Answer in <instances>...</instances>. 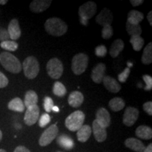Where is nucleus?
<instances>
[{
    "instance_id": "f257e3e1",
    "label": "nucleus",
    "mask_w": 152,
    "mask_h": 152,
    "mask_svg": "<svg viewBox=\"0 0 152 152\" xmlns=\"http://www.w3.org/2000/svg\"><path fill=\"white\" fill-rule=\"evenodd\" d=\"M45 28L49 35L54 37H60L66 33L68 26L61 19L54 17L47 19L45 23Z\"/></svg>"
},
{
    "instance_id": "f03ea898",
    "label": "nucleus",
    "mask_w": 152,
    "mask_h": 152,
    "mask_svg": "<svg viewBox=\"0 0 152 152\" xmlns=\"http://www.w3.org/2000/svg\"><path fill=\"white\" fill-rule=\"evenodd\" d=\"M0 64L7 71L12 73H19L22 70L20 61L14 55L7 52L0 54Z\"/></svg>"
},
{
    "instance_id": "7ed1b4c3",
    "label": "nucleus",
    "mask_w": 152,
    "mask_h": 152,
    "mask_svg": "<svg viewBox=\"0 0 152 152\" xmlns=\"http://www.w3.org/2000/svg\"><path fill=\"white\" fill-rule=\"evenodd\" d=\"M22 68L24 75L28 79L33 80L37 77L39 72V64L35 56H28L23 63Z\"/></svg>"
},
{
    "instance_id": "20e7f679",
    "label": "nucleus",
    "mask_w": 152,
    "mask_h": 152,
    "mask_svg": "<svg viewBox=\"0 0 152 152\" xmlns=\"http://www.w3.org/2000/svg\"><path fill=\"white\" fill-rule=\"evenodd\" d=\"M85 119V115L83 111H76L70 114L66 118L65 125L68 130L72 132L77 131L83 125Z\"/></svg>"
},
{
    "instance_id": "39448f33",
    "label": "nucleus",
    "mask_w": 152,
    "mask_h": 152,
    "mask_svg": "<svg viewBox=\"0 0 152 152\" xmlns=\"http://www.w3.org/2000/svg\"><path fill=\"white\" fill-rule=\"evenodd\" d=\"M89 57L87 54L83 53L75 55L72 59L71 68L75 75H80L86 71L88 66Z\"/></svg>"
},
{
    "instance_id": "423d86ee",
    "label": "nucleus",
    "mask_w": 152,
    "mask_h": 152,
    "mask_svg": "<svg viewBox=\"0 0 152 152\" xmlns=\"http://www.w3.org/2000/svg\"><path fill=\"white\" fill-rule=\"evenodd\" d=\"M47 71L52 79L60 78L64 73V65L62 62L57 58H52L47 62Z\"/></svg>"
},
{
    "instance_id": "0eeeda50",
    "label": "nucleus",
    "mask_w": 152,
    "mask_h": 152,
    "mask_svg": "<svg viewBox=\"0 0 152 152\" xmlns=\"http://www.w3.org/2000/svg\"><path fill=\"white\" fill-rule=\"evenodd\" d=\"M58 133V128L56 125H52L46 129L39 139V144L41 147H46L52 143Z\"/></svg>"
},
{
    "instance_id": "6e6552de",
    "label": "nucleus",
    "mask_w": 152,
    "mask_h": 152,
    "mask_svg": "<svg viewBox=\"0 0 152 152\" xmlns=\"http://www.w3.org/2000/svg\"><path fill=\"white\" fill-rule=\"evenodd\" d=\"M97 11V6L94 1H87L80 6L78 10V14L80 20H88L92 18Z\"/></svg>"
},
{
    "instance_id": "1a4fd4ad",
    "label": "nucleus",
    "mask_w": 152,
    "mask_h": 152,
    "mask_svg": "<svg viewBox=\"0 0 152 152\" xmlns=\"http://www.w3.org/2000/svg\"><path fill=\"white\" fill-rule=\"evenodd\" d=\"M39 108L37 105L31 106L26 110L24 115V122L28 126H31L37 123L39 119Z\"/></svg>"
},
{
    "instance_id": "9d476101",
    "label": "nucleus",
    "mask_w": 152,
    "mask_h": 152,
    "mask_svg": "<svg viewBox=\"0 0 152 152\" xmlns=\"http://www.w3.org/2000/svg\"><path fill=\"white\" fill-rule=\"evenodd\" d=\"M139 110L136 108L132 107V106H128L125 109V113L123 114V122L124 125L128 127L132 126L136 121H137L139 118Z\"/></svg>"
},
{
    "instance_id": "9b49d317",
    "label": "nucleus",
    "mask_w": 152,
    "mask_h": 152,
    "mask_svg": "<svg viewBox=\"0 0 152 152\" xmlns=\"http://www.w3.org/2000/svg\"><path fill=\"white\" fill-rule=\"evenodd\" d=\"M95 20L99 25L103 27L106 26H111L113 20V16L109 9L104 8L97 15Z\"/></svg>"
},
{
    "instance_id": "f8f14e48",
    "label": "nucleus",
    "mask_w": 152,
    "mask_h": 152,
    "mask_svg": "<svg viewBox=\"0 0 152 152\" xmlns=\"http://www.w3.org/2000/svg\"><path fill=\"white\" fill-rule=\"evenodd\" d=\"M96 120L99 124L104 128H108L111 125V115L109 111L104 108H100L96 113Z\"/></svg>"
},
{
    "instance_id": "ddd939ff",
    "label": "nucleus",
    "mask_w": 152,
    "mask_h": 152,
    "mask_svg": "<svg viewBox=\"0 0 152 152\" xmlns=\"http://www.w3.org/2000/svg\"><path fill=\"white\" fill-rule=\"evenodd\" d=\"M106 65L103 63H99L93 68L91 74V78L96 84H100L105 77Z\"/></svg>"
},
{
    "instance_id": "4468645a",
    "label": "nucleus",
    "mask_w": 152,
    "mask_h": 152,
    "mask_svg": "<svg viewBox=\"0 0 152 152\" xmlns=\"http://www.w3.org/2000/svg\"><path fill=\"white\" fill-rule=\"evenodd\" d=\"M52 0H33L30 4V11L33 13H41L50 7Z\"/></svg>"
},
{
    "instance_id": "2eb2a0df",
    "label": "nucleus",
    "mask_w": 152,
    "mask_h": 152,
    "mask_svg": "<svg viewBox=\"0 0 152 152\" xmlns=\"http://www.w3.org/2000/svg\"><path fill=\"white\" fill-rule=\"evenodd\" d=\"M92 130L95 140L98 142H103L106 140L107 137L106 129L101 126L96 120H94L92 123Z\"/></svg>"
},
{
    "instance_id": "dca6fc26",
    "label": "nucleus",
    "mask_w": 152,
    "mask_h": 152,
    "mask_svg": "<svg viewBox=\"0 0 152 152\" xmlns=\"http://www.w3.org/2000/svg\"><path fill=\"white\" fill-rule=\"evenodd\" d=\"M8 33L9 35L10 39H12V41L16 40L21 35V30H20V26H19L18 20L16 18L12 19L9 24L8 27Z\"/></svg>"
},
{
    "instance_id": "f3484780",
    "label": "nucleus",
    "mask_w": 152,
    "mask_h": 152,
    "mask_svg": "<svg viewBox=\"0 0 152 152\" xmlns=\"http://www.w3.org/2000/svg\"><path fill=\"white\" fill-rule=\"evenodd\" d=\"M102 82L104 83L106 90L112 93H117L121 90V86L118 82L111 76L105 75Z\"/></svg>"
},
{
    "instance_id": "a211bd4d",
    "label": "nucleus",
    "mask_w": 152,
    "mask_h": 152,
    "mask_svg": "<svg viewBox=\"0 0 152 152\" xmlns=\"http://www.w3.org/2000/svg\"><path fill=\"white\" fill-rule=\"evenodd\" d=\"M83 102H84V96L78 91H73L68 96V104L73 108L80 107Z\"/></svg>"
},
{
    "instance_id": "6ab92c4d",
    "label": "nucleus",
    "mask_w": 152,
    "mask_h": 152,
    "mask_svg": "<svg viewBox=\"0 0 152 152\" xmlns=\"http://www.w3.org/2000/svg\"><path fill=\"white\" fill-rule=\"evenodd\" d=\"M125 145L132 151L136 152H144L145 146L142 141L136 138H128L125 141Z\"/></svg>"
},
{
    "instance_id": "aec40b11",
    "label": "nucleus",
    "mask_w": 152,
    "mask_h": 152,
    "mask_svg": "<svg viewBox=\"0 0 152 152\" xmlns=\"http://www.w3.org/2000/svg\"><path fill=\"white\" fill-rule=\"evenodd\" d=\"M92 134V128L90 125H83L77 131V140L80 142H85L89 140Z\"/></svg>"
},
{
    "instance_id": "412c9836",
    "label": "nucleus",
    "mask_w": 152,
    "mask_h": 152,
    "mask_svg": "<svg viewBox=\"0 0 152 152\" xmlns=\"http://www.w3.org/2000/svg\"><path fill=\"white\" fill-rule=\"evenodd\" d=\"M125 47V44L122 39H117L112 43L110 48V55L112 58H116L121 54Z\"/></svg>"
},
{
    "instance_id": "4be33fe9",
    "label": "nucleus",
    "mask_w": 152,
    "mask_h": 152,
    "mask_svg": "<svg viewBox=\"0 0 152 152\" xmlns=\"http://www.w3.org/2000/svg\"><path fill=\"white\" fill-rule=\"evenodd\" d=\"M56 142L61 147L66 150H71L74 147V142L67 134H61L56 139Z\"/></svg>"
},
{
    "instance_id": "5701e85b",
    "label": "nucleus",
    "mask_w": 152,
    "mask_h": 152,
    "mask_svg": "<svg viewBox=\"0 0 152 152\" xmlns=\"http://www.w3.org/2000/svg\"><path fill=\"white\" fill-rule=\"evenodd\" d=\"M135 134L142 140H151L152 138V129L147 125H140L136 129Z\"/></svg>"
},
{
    "instance_id": "b1692460",
    "label": "nucleus",
    "mask_w": 152,
    "mask_h": 152,
    "mask_svg": "<svg viewBox=\"0 0 152 152\" xmlns=\"http://www.w3.org/2000/svg\"><path fill=\"white\" fill-rule=\"evenodd\" d=\"M38 102V96L35 91L28 90L25 94L24 106L28 109L31 106L37 105Z\"/></svg>"
},
{
    "instance_id": "393cba45",
    "label": "nucleus",
    "mask_w": 152,
    "mask_h": 152,
    "mask_svg": "<svg viewBox=\"0 0 152 152\" xmlns=\"http://www.w3.org/2000/svg\"><path fill=\"white\" fill-rule=\"evenodd\" d=\"M144 19V14L137 10H131L128 13V20L129 23L133 25H140V23Z\"/></svg>"
},
{
    "instance_id": "a878e982",
    "label": "nucleus",
    "mask_w": 152,
    "mask_h": 152,
    "mask_svg": "<svg viewBox=\"0 0 152 152\" xmlns=\"http://www.w3.org/2000/svg\"><path fill=\"white\" fill-rule=\"evenodd\" d=\"M8 109L11 111L16 112H23L25 110V106L23 102L21 99L16 97L11 100L8 104Z\"/></svg>"
},
{
    "instance_id": "bb28decb",
    "label": "nucleus",
    "mask_w": 152,
    "mask_h": 152,
    "mask_svg": "<svg viewBox=\"0 0 152 152\" xmlns=\"http://www.w3.org/2000/svg\"><path fill=\"white\" fill-rule=\"evenodd\" d=\"M109 106L112 111L114 112H118L124 109L125 103V101L122 98L114 97L110 100Z\"/></svg>"
},
{
    "instance_id": "cd10ccee",
    "label": "nucleus",
    "mask_w": 152,
    "mask_h": 152,
    "mask_svg": "<svg viewBox=\"0 0 152 152\" xmlns=\"http://www.w3.org/2000/svg\"><path fill=\"white\" fill-rule=\"evenodd\" d=\"M142 63L144 65H149L152 63V43L149 42L144 49L142 54Z\"/></svg>"
},
{
    "instance_id": "c85d7f7f",
    "label": "nucleus",
    "mask_w": 152,
    "mask_h": 152,
    "mask_svg": "<svg viewBox=\"0 0 152 152\" xmlns=\"http://www.w3.org/2000/svg\"><path fill=\"white\" fill-rule=\"evenodd\" d=\"M126 30L131 37L140 36L142 33V28L140 25H133L126 22Z\"/></svg>"
},
{
    "instance_id": "c756f323",
    "label": "nucleus",
    "mask_w": 152,
    "mask_h": 152,
    "mask_svg": "<svg viewBox=\"0 0 152 152\" xmlns=\"http://www.w3.org/2000/svg\"><path fill=\"white\" fill-rule=\"evenodd\" d=\"M130 42L132 45V48L134 51L140 52L144 46V40L143 38L140 36H134V37H131Z\"/></svg>"
},
{
    "instance_id": "7c9ffc66",
    "label": "nucleus",
    "mask_w": 152,
    "mask_h": 152,
    "mask_svg": "<svg viewBox=\"0 0 152 152\" xmlns=\"http://www.w3.org/2000/svg\"><path fill=\"white\" fill-rule=\"evenodd\" d=\"M53 92L57 96L63 97L64 96L67 92L66 88L63 83L61 82H56L53 86Z\"/></svg>"
},
{
    "instance_id": "2f4dec72",
    "label": "nucleus",
    "mask_w": 152,
    "mask_h": 152,
    "mask_svg": "<svg viewBox=\"0 0 152 152\" xmlns=\"http://www.w3.org/2000/svg\"><path fill=\"white\" fill-rule=\"evenodd\" d=\"M0 47L5 50L9 51V52H15L17 50L18 47V43L12 40H7L1 42L0 44Z\"/></svg>"
},
{
    "instance_id": "473e14b6",
    "label": "nucleus",
    "mask_w": 152,
    "mask_h": 152,
    "mask_svg": "<svg viewBox=\"0 0 152 152\" xmlns=\"http://www.w3.org/2000/svg\"><path fill=\"white\" fill-rule=\"evenodd\" d=\"M113 35V30L111 26H104L102 30V37L104 39H109Z\"/></svg>"
},
{
    "instance_id": "72a5a7b5",
    "label": "nucleus",
    "mask_w": 152,
    "mask_h": 152,
    "mask_svg": "<svg viewBox=\"0 0 152 152\" xmlns=\"http://www.w3.org/2000/svg\"><path fill=\"white\" fill-rule=\"evenodd\" d=\"M53 107H54V102L52 99L49 96H46L44 100V108L47 113H49L52 111Z\"/></svg>"
},
{
    "instance_id": "f704fd0d",
    "label": "nucleus",
    "mask_w": 152,
    "mask_h": 152,
    "mask_svg": "<svg viewBox=\"0 0 152 152\" xmlns=\"http://www.w3.org/2000/svg\"><path fill=\"white\" fill-rule=\"evenodd\" d=\"M51 118L48 113H43L39 120V126L40 128H45L50 123Z\"/></svg>"
},
{
    "instance_id": "c9c22d12",
    "label": "nucleus",
    "mask_w": 152,
    "mask_h": 152,
    "mask_svg": "<svg viewBox=\"0 0 152 152\" xmlns=\"http://www.w3.org/2000/svg\"><path fill=\"white\" fill-rule=\"evenodd\" d=\"M130 74V68H125L124 71H123L122 73H120L118 76V77L119 82H121V83H125V82H126V80H127V79L128 78Z\"/></svg>"
},
{
    "instance_id": "e433bc0d",
    "label": "nucleus",
    "mask_w": 152,
    "mask_h": 152,
    "mask_svg": "<svg viewBox=\"0 0 152 152\" xmlns=\"http://www.w3.org/2000/svg\"><path fill=\"white\" fill-rule=\"evenodd\" d=\"M107 54V49L104 45H99L95 48V54L96 56L104 57Z\"/></svg>"
},
{
    "instance_id": "4c0bfd02",
    "label": "nucleus",
    "mask_w": 152,
    "mask_h": 152,
    "mask_svg": "<svg viewBox=\"0 0 152 152\" xmlns=\"http://www.w3.org/2000/svg\"><path fill=\"white\" fill-rule=\"evenodd\" d=\"M144 81L145 82L146 86L144 87V90L150 91L152 89V77L149 75H144L142 76Z\"/></svg>"
},
{
    "instance_id": "58836bf2",
    "label": "nucleus",
    "mask_w": 152,
    "mask_h": 152,
    "mask_svg": "<svg viewBox=\"0 0 152 152\" xmlns=\"http://www.w3.org/2000/svg\"><path fill=\"white\" fill-rule=\"evenodd\" d=\"M9 84V80L4 73L0 71V88H4Z\"/></svg>"
},
{
    "instance_id": "ea45409f",
    "label": "nucleus",
    "mask_w": 152,
    "mask_h": 152,
    "mask_svg": "<svg viewBox=\"0 0 152 152\" xmlns=\"http://www.w3.org/2000/svg\"><path fill=\"white\" fill-rule=\"evenodd\" d=\"M10 39L8 31L4 28H1L0 29V41L4 42L9 40Z\"/></svg>"
},
{
    "instance_id": "a19ab883",
    "label": "nucleus",
    "mask_w": 152,
    "mask_h": 152,
    "mask_svg": "<svg viewBox=\"0 0 152 152\" xmlns=\"http://www.w3.org/2000/svg\"><path fill=\"white\" fill-rule=\"evenodd\" d=\"M143 109L148 115H152V102L151 101L150 102H145L143 104Z\"/></svg>"
},
{
    "instance_id": "79ce46f5",
    "label": "nucleus",
    "mask_w": 152,
    "mask_h": 152,
    "mask_svg": "<svg viewBox=\"0 0 152 152\" xmlns=\"http://www.w3.org/2000/svg\"><path fill=\"white\" fill-rule=\"evenodd\" d=\"M14 152H30V151L24 146H18L15 149Z\"/></svg>"
},
{
    "instance_id": "37998d69",
    "label": "nucleus",
    "mask_w": 152,
    "mask_h": 152,
    "mask_svg": "<svg viewBox=\"0 0 152 152\" xmlns=\"http://www.w3.org/2000/svg\"><path fill=\"white\" fill-rule=\"evenodd\" d=\"M130 3L133 7H138L144 3L143 0H130Z\"/></svg>"
},
{
    "instance_id": "c03bdc74",
    "label": "nucleus",
    "mask_w": 152,
    "mask_h": 152,
    "mask_svg": "<svg viewBox=\"0 0 152 152\" xmlns=\"http://www.w3.org/2000/svg\"><path fill=\"white\" fill-rule=\"evenodd\" d=\"M147 20L148 22L149 23V24L152 26V11H150L149 14H147Z\"/></svg>"
},
{
    "instance_id": "a18cd8bd",
    "label": "nucleus",
    "mask_w": 152,
    "mask_h": 152,
    "mask_svg": "<svg viewBox=\"0 0 152 152\" xmlns=\"http://www.w3.org/2000/svg\"><path fill=\"white\" fill-rule=\"evenodd\" d=\"M144 152H152V144H149L147 147H145Z\"/></svg>"
},
{
    "instance_id": "49530a36",
    "label": "nucleus",
    "mask_w": 152,
    "mask_h": 152,
    "mask_svg": "<svg viewBox=\"0 0 152 152\" xmlns=\"http://www.w3.org/2000/svg\"><path fill=\"white\" fill-rule=\"evenodd\" d=\"M52 111H54V112H58L59 111V109H58V106H54V107H53V109H52Z\"/></svg>"
},
{
    "instance_id": "de8ad7c7",
    "label": "nucleus",
    "mask_w": 152,
    "mask_h": 152,
    "mask_svg": "<svg viewBox=\"0 0 152 152\" xmlns=\"http://www.w3.org/2000/svg\"><path fill=\"white\" fill-rule=\"evenodd\" d=\"M7 2H8V1H7V0H0V4L4 5Z\"/></svg>"
},
{
    "instance_id": "09e8293b",
    "label": "nucleus",
    "mask_w": 152,
    "mask_h": 152,
    "mask_svg": "<svg viewBox=\"0 0 152 152\" xmlns=\"http://www.w3.org/2000/svg\"><path fill=\"white\" fill-rule=\"evenodd\" d=\"M1 139H2V132H1V131L0 130V142H1Z\"/></svg>"
},
{
    "instance_id": "8fccbe9b",
    "label": "nucleus",
    "mask_w": 152,
    "mask_h": 152,
    "mask_svg": "<svg viewBox=\"0 0 152 152\" xmlns=\"http://www.w3.org/2000/svg\"><path fill=\"white\" fill-rule=\"evenodd\" d=\"M0 152H7V151H6L4 149H0Z\"/></svg>"
}]
</instances>
